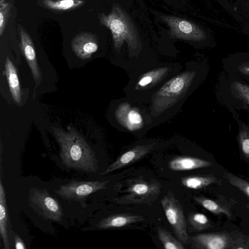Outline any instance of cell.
Here are the masks:
<instances>
[{
	"instance_id": "cell-24",
	"label": "cell",
	"mask_w": 249,
	"mask_h": 249,
	"mask_svg": "<svg viewBox=\"0 0 249 249\" xmlns=\"http://www.w3.org/2000/svg\"><path fill=\"white\" fill-rule=\"evenodd\" d=\"M223 177L232 186L243 192L249 199V182L230 172H225Z\"/></svg>"
},
{
	"instance_id": "cell-6",
	"label": "cell",
	"mask_w": 249,
	"mask_h": 249,
	"mask_svg": "<svg viewBox=\"0 0 249 249\" xmlns=\"http://www.w3.org/2000/svg\"><path fill=\"white\" fill-rule=\"evenodd\" d=\"M109 182V180L91 181L72 180L61 185L54 193L65 200L77 201L83 208H86V198L95 192L106 189Z\"/></svg>"
},
{
	"instance_id": "cell-8",
	"label": "cell",
	"mask_w": 249,
	"mask_h": 249,
	"mask_svg": "<svg viewBox=\"0 0 249 249\" xmlns=\"http://www.w3.org/2000/svg\"><path fill=\"white\" fill-rule=\"evenodd\" d=\"M160 18L170 28V36L174 38L200 41L206 38L205 32L195 23L172 16L162 15Z\"/></svg>"
},
{
	"instance_id": "cell-17",
	"label": "cell",
	"mask_w": 249,
	"mask_h": 249,
	"mask_svg": "<svg viewBox=\"0 0 249 249\" xmlns=\"http://www.w3.org/2000/svg\"><path fill=\"white\" fill-rule=\"evenodd\" d=\"M8 210L6 195L2 179L0 181V234L5 249H10L9 237L7 231Z\"/></svg>"
},
{
	"instance_id": "cell-19",
	"label": "cell",
	"mask_w": 249,
	"mask_h": 249,
	"mask_svg": "<svg viewBox=\"0 0 249 249\" xmlns=\"http://www.w3.org/2000/svg\"><path fill=\"white\" fill-rule=\"evenodd\" d=\"M169 68H159L152 70L142 75L138 81L136 89H144L154 86L168 73Z\"/></svg>"
},
{
	"instance_id": "cell-26",
	"label": "cell",
	"mask_w": 249,
	"mask_h": 249,
	"mask_svg": "<svg viewBox=\"0 0 249 249\" xmlns=\"http://www.w3.org/2000/svg\"><path fill=\"white\" fill-rule=\"evenodd\" d=\"M12 4L9 2H5L0 5V36L4 33L8 19L10 15Z\"/></svg>"
},
{
	"instance_id": "cell-16",
	"label": "cell",
	"mask_w": 249,
	"mask_h": 249,
	"mask_svg": "<svg viewBox=\"0 0 249 249\" xmlns=\"http://www.w3.org/2000/svg\"><path fill=\"white\" fill-rule=\"evenodd\" d=\"M5 72L12 98L19 105L21 97L18 75L16 67L8 57L5 60Z\"/></svg>"
},
{
	"instance_id": "cell-9",
	"label": "cell",
	"mask_w": 249,
	"mask_h": 249,
	"mask_svg": "<svg viewBox=\"0 0 249 249\" xmlns=\"http://www.w3.org/2000/svg\"><path fill=\"white\" fill-rule=\"evenodd\" d=\"M238 233L227 231L207 233L191 236L192 248L199 249H231Z\"/></svg>"
},
{
	"instance_id": "cell-22",
	"label": "cell",
	"mask_w": 249,
	"mask_h": 249,
	"mask_svg": "<svg viewBox=\"0 0 249 249\" xmlns=\"http://www.w3.org/2000/svg\"><path fill=\"white\" fill-rule=\"evenodd\" d=\"M187 220L190 226L196 231H202L213 227L207 216L203 213H190Z\"/></svg>"
},
{
	"instance_id": "cell-1",
	"label": "cell",
	"mask_w": 249,
	"mask_h": 249,
	"mask_svg": "<svg viewBox=\"0 0 249 249\" xmlns=\"http://www.w3.org/2000/svg\"><path fill=\"white\" fill-rule=\"evenodd\" d=\"M54 137L60 148L62 163L68 168L87 172H96L98 161L95 154L84 137L74 128L67 130L52 127Z\"/></svg>"
},
{
	"instance_id": "cell-12",
	"label": "cell",
	"mask_w": 249,
	"mask_h": 249,
	"mask_svg": "<svg viewBox=\"0 0 249 249\" xmlns=\"http://www.w3.org/2000/svg\"><path fill=\"white\" fill-rule=\"evenodd\" d=\"M153 147L150 144L139 145L134 147L118 157L100 175H105L135 162L147 154Z\"/></svg>"
},
{
	"instance_id": "cell-13",
	"label": "cell",
	"mask_w": 249,
	"mask_h": 249,
	"mask_svg": "<svg viewBox=\"0 0 249 249\" xmlns=\"http://www.w3.org/2000/svg\"><path fill=\"white\" fill-rule=\"evenodd\" d=\"M115 117L120 124L130 131L139 129L143 124L141 114L127 103L118 106L115 111Z\"/></svg>"
},
{
	"instance_id": "cell-21",
	"label": "cell",
	"mask_w": 249,
	"mask_h": 249,
	"mask_svg": "<svg viewBox=\"0 0 249 249\" xmlns=\"http://www.w3.org/2000/svg\"><path fill=\"white\" fill-rule=\"evenodd\" d=\"M194 199L196 202L211 213L216 214H223L229 218H231V213L227 206L203 196H195Z\"/></svg>"
},
{
	"instance_id": "cell-28",
	"label": "cell",
	"mask_w": 249,
	"mask_h": 249,
	"mask_svg": "<svg viewBox=\"0 0 249 249\" xmlns=\"http://www.w3.org/2000/svg\"><path fill=\"white\" fill-rule=\"evenodd\" d=\"M231 249H249V235L238 233Z\"/></svg>"
},
{
	"instance_id": "cell-25",
	"label": "cell",
	"mask_w": 249,
	"mask_h": 249,
	"mask_svg": "<svg viewBox=\"0 0 249 249\" xmlns=\"http://www.w3.org/2000/svg\"><path fill=\"white\" fill-rule=\"evenodd\" d=\"M238 140L243 155L249 160V128L248 127L244 126L240 129Z\"/></svg>"
},
{
	"instance_id": "cell-10",
	"label": "cell",
	"mask_w": 249,
	"mask_h": 249,
	"mask_svg": "<svg viewBox=\"0 0 249 249\" xmlns=\"http://www.w3.org/2000/svg\"><path fill=\"white\" fill-rule=\"evenodd\" d=\"M71 48L76 55L81 59L91 57L98 49L96 36L91 32H81L75 36L71 41Z\"/></svg>"
},
{
	"instance_id": "cell-5",
	"label": "cell",
	"mask_w": 249,
	"mask_h": 249,
	"mask_svg": "<svg viewBox=\"0 0 249 249\" xmlns=\"http://www.w3.org/2000/svg\"><path fill=\"white\" fill-rule=\"evenodd\" d=\"M28 202L30 206L42 218L57 222L62 221L64 214L60 203L46 189H30Z\"/></svg>"
},
{
	"instance_id": "cell-15",
	"label": "cell",
	"mask_w": 249,
	"mask_h": 249,
	"mask_svg": "<svg viewBox=\"0 0 249 249\" xmlns=\"http://www.w3.org/2000/svg\"><path fill=\"white\" fill-rule=\"evenodd\" d=\"M213 163L207 160L192 157H178L171 160L168 163L169 168L173 171H187L212 166Z\"/></svg>"
},
{
	"instance_id": "cell-29",
	"label": "cell",
	"mask_w": 249,
	"mask_h": 249,
	"mask_svg": "<svg viewBox=\"0 0 249 249\" xmlns=\"http://www.w3.org/2000/svg\"><path fill=\"white\" fill-rule=\"evenodd\" d=\"M15 247L16 249H25L26 248L24 242L18 235L15 236Z\"/></svg>"
},
{
	"instance_id": "cell-32",
	"label": "cell",
	"mask_w": 249,
	"mask_h": 249,
	"mask_svg": "<svg viewBox=\"0 0 249 249\" xmlns=\"http://www.w3.org/2000/svg\"><path fill=\"white\" fill-rule=\"evenodd\" d=\"M246 207L247 209L248 210V211H249V203L247 204L246 205Z\"/></svg>"
},
{
	"instance_id": "cell-18",
	"label": "cell",
	"mask_w": 249,
	"mask_h": 249,
	"mask_svg": "<svg viewBox=\"0 0 249 249\" xmlns=\"http://www.w3.org/2000/svg\"><path fill=\"white\" fill-rule=\"evenodd\" d=\"M83 0H39V4L50 11L62 13L71 11L83 6Z\"/></svg>"
},
{
	"instance_id": "cell-27",
	"label": "cell",
	"mask_w": 249,
	"mask_h": 249,
	"mask_svg": "<svg viewBox=\"0 0 249 249\" xmlns=\"http://www.w3.org/2000/svg\"><path fill=\"white\" fill-rule=\"evenodd\" d=\"M234 88L238 96L249 105V86L239 82L234 84Z\"/></svg>"
},
{
	"instance_id": "cell-31",
	"label": "cell",
	"mask_w": 249,
	"mask_h": 249,
	"mask_svg": "<svg viewBox=\"0 0 249 249\" xmlns=\"http://www.w3.org/2000/svg\"><path fill=\"white\" fill-rule=\"evenodd\" d=\"M5 2H6V0H0V5H1Z\"/></svg>"
},
{
	"instance_id": "cell-14",
	"label": "cell",
	"mask_w": 249,
	"mask_h": 249,
	"mask_svg": "<svg viewBox=\"0 0 249 249\" xmlns=\"http://www.w3.org/2000/svg\"><path fill=\"white\" fill-rule=\"evenodd\" d=\"M143 216L131 213H117L100 220L96 226L101 229L121 228L143 221Z\"/></svg>"
},
{
	"instance_id": "cell-20",
	"label": "cell",
	"mask_w": 249,
	"mask_h": 249,
	"mask_svg": "<svg viewBox=\"0 0 249 249\" xmlns=\"http://www.w3.org/2000/svg\"><path fill=\"white\" fill-rule=\"evenodd\" d=\"M217 181V178L213 176H190L182 178L181 182L187 188L199 189Z\"/></svg>"
},
{
	"instance_id": "cell-23",
	"label": "cell",
	"mask_w": 249,
	"mask_h": 249,
	"mask_svg": "<svg viewBox=\"0 0 249 249\" xmlns=\"http://www.w3.org/2000/svg\"><path fill=\"white\" fill-rule=\"evenodd\" d=\"M159 238L166 249H184L185 247L178 239L166 229L158 228Z\"/></svg>"
},
{
	"instance_id": "cell-11",
	"label": "cell",
	"mask_w": 249,
	"mask_h": 249,
	"mask_svg": "<svg viewBox=\"0 0 249 249\" xmlns=\"http://www.w3.org/2000/svg\"><path fill=\"white\" fill-rule=\"evenodd\" d=\"M19 29L21 49L31 70L36 83V87L41 82L42 77L37 62L35 46L26 30L21 26H19Z\"/></svg>"
},
{
	"instance_id": "cell-7",
	"label": "cell",
	"mask_w": 249,
	"mask_h": 249,
	"mask_svg": "<svg viewBox=\"0 0 249 249\" xmlns=\"http://www.w3.org/2000/svg\"><path fill=\"white\" fill-rule=\"evenodd\" d=\"M160 203L177 237L186 243L188 241L187 224L181 203L170 191L163 196Z\"/></svg>"
},
{
	"instance_id": "cell-4",
	"label": "cell",
	"mask_w": 249,
	"mask_h": 249,
	"mask_svg": "<svg viewBox=\"0 0 249 249\" xmlns=\"http://www.w3.org/2000/svg\"><path fill=\"white\" fill-rule=\"evenodd\" d=\"M116 188L121 194L114 198L116 203L150 204L159 196L161 185L154 180H147L138 178L127 180L123 189Z\"/></svg>"
},
{
	"instance_id": "cell-30",
	"label": "cell",
	"mask_w": 249,
	"mask_h": 249,
	"mask_svg": "<svg viewBox=\"0 0 249 249\" xmlns=\"http://www.w3.org/2000/svg\"><path fill=\"white\" fill-rule=\"evenodd\" d=\"M241 72L246 75H249V63L242 65L239 69Z\"/></svg>"
},
{
	"instance_id": "cell-2",
	"label": "cell",
	"mask_w": 249,
	"mask_h": 249,
	"mask_svg": "<svg viewBox=\"0 0 249 249\" xmlns=\"http://www.w3.org/2000/svg\"><path fill=\"white\" fill-rule=\"evenodd\" d=\"M100 24L111 32L115 50L119 52L125 41L129 55H137L142 49L139 32L132 18L118 4L114 3L108 14L99 15Z\"/></svg>"
},
{
	"instance_id": "cell-3",
	"label": "cell",
	"mask_w": 249,
	"mask_h": 249,
	"mask_svg": "<svg viewBox=\"0 0 249 249\" xmlns=\"http://www.w3.org/2000/svg\"><path fill=\"white\" fill-rule=\"evenodd\" d=\"M195 73L194 71H186L168 81L154 95L152 111L162 112L177 103L189 89Z\"/></svg>"
}]
</instances>
